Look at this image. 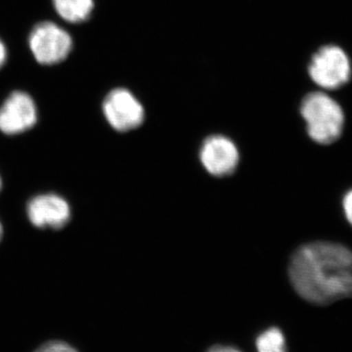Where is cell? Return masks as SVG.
<instances>
[{
    "label": "cell",
    "mask_w": 352,
    "mask_h": 352,
    "mask_svg": "<svg viewBox=\"0 0 352 352\" xmlns=\"http://www.w3.org/2000/svg\"><path fill=\"white\" fill-rule=\"evenodd\" d=\"M289 276L296 293L314 305L352 298V252L338 243L303 245L292 256Z\"/></svg>",
    "instance_id": "1"
},
{
    "label": "cell",
    "mask_w": 352,
    "mask_h": 352,
    "mask_svg": "<svg viewBox=\"0 0 352 352\" xmlns=\"http://www.w3.org/2000/svg\"><path fill=\"white\" fill-rule=\"evenodd\" d=\"M300 113L307 122L308 135L322 145L332 144L344 131V115L338 102L322 92L303 99Z\"/></svg>",
    "instance_id": "2"
},
{
    "label": "cell",
    "mask_w": 352,
    "mask_h": 352,
    "mask_svg": "<svg viewBox=\"0 0 352 352\" xmlns=\"http://www.w3.org/2000/svg\"><path fill=\"white\" fill-rule=\"evenodd\" d=\"M308 72L311 80L319 87L337 89L351 80V62L342 48L324 46L312 57Z\"/></svg>",
    "instance_id": "3"
},
{
    "label": "cell",
    "mask_w": 352,
    "mask_h": 352,
    "mask_svg": "<svg viewBox=\"0 0 352 352\" xmlns=\"http://www.w3.org/2000/svg\"><path fill=\"white\" fill-rule=\"evenodd\" d=\"M30 48L38 63L54 65L66 59L73 41L69 34L52 22L36 25L29 38Z\"/></svg>",
    "instance_id": "4"
},
{
    "label": "cell",
    "mask_w": 352,
    "mask_h": 352,
    "mask_svg": "<svg viewBox=\"0 0 352 352\" xmlns=\"http://www.w3.org/2000/svg\"><path fill=\"white\" fill-rule=\"evenodd\" d=\"M104 115L116 131L136 129L144 120V111L135 97L126 89L113 90L103 103Z\"/></svg>",
    "instance_id": "5"
},
{
    "label": "cell",
    "mask_w": 352,
    "mask_h": 352,
    "mask_svg": "<svg viewBox=\"0 0 352 352\" xmlns=\"http://www.w3.org/2000/svg\"><path fill=\"white\" fill-rule=\"evenodd\" d=\"M36 120V104L25 92H13L0 107V131L9 135L29 131Z\"/></svg>",
    "instance_id": "6"
},
{
    "label": "cell",
    "mask_w": 352,
    "mask_h": 352,
    "mask_svg": "<svg viewBox=\"0 0 352 352\" xmlns=\"http://www.w3.org/2000/svg\"><path fill=\"white\" fill-rule=\"evenodd\" d=\"M28 217L38 228H63L71 217L69 204L55 194L34 197L28 204Z\"/></svg>",
    "instance_id": "7"
},
{
    "label": "cell",
    "mask_w": 352,
    "mask_h": 352,
    "mask_svg": "<svg viewBox=\"0 0 352 352\" xmlns=\"http://www.w3.org/2000/svg\"><path fill=\"white\" fill-rule=\"evenodd\" d=\"M201 164L210 175L223 177L234 173L239 162V153L232 141L223 136H212L204 143Z\"/></svg>",
    "instance_id": "8"
},
{
    "label": "cell",
    "mask_w": 352,
    "mask_h": 352,
    "mask_svg": "<svg viewBox=\"0 0 352 352\" xmlns=\"http://www.w3.org/2000/svg\"><path fill=\"white\" fill-rule=\"evenodd\" d=\"M55 10L67 22L82 23L94 10V0H53Z\"/></svg>",
    "instance_id": "9"
},
{
    "label": "cell",
    "mask_w": 352,
    "mask_h": 352,
    "mask_svg": "<svg viewBox=\"0 0 352 352\" xmlns=\"http://www.w3.org/2000/svg\"><path fill=\"white\" fill-rule=\"evenodd\" d=\"M258 352H288L284 333L277 327L266 329L256 339Z\"/></svg>",
    "instance_id": "10"
},
{
    "label": "cell",
    "mask_w": 352,
    "mask_h": 352,
    "mask_svg": "<svg viewBox=\"0 0 352 352\" xmlns=\"http://www.w3.org/2000/svg\"><path fill=\"white\" fill-rule=\"evenodd\" d=\"M34 352H78L75 347L61 340H52L38 347Z\"/></svg>",
    "instance_id": "11"
},
{
    "label": "cell",
    "mask_w": 352,
    "mask_h": 352,
    "mask_svg": "<svg viewBox=\"0 0 352 352\" xmlns=\"http://www.w3.org/2000/svg\"><path fill=\"white\" fill-rule=\"evenodd\" d=\"M342 207H344L346 219L349 220V223L352 226V189L349 190L346 196L344 197Z\"/></svg>",
    "instance_id": "12"
},
{
    "label": "cell",
    "mask_w": 352,
    "mask_h": 352,
    "mask_svg": "<svg viewBox=\"0 0 352 352\" xmlns=\"http://www.w3.org/2000/svg\"><path fill=\"white\" fill-rule=\"evenodd\" d=\"M207 352H243L238 349L237 347L231 346H222V344H217L210 347Z\"/></svg>",
    "instance_id": "13"
},
{
    "label": "cell",
    "mask_w": 352,
    "mask_h": 352,
    "mask_svg": "<svg viewBox=\"0 0 352 352\" xmlns=\"http://www.w3.org/2000/svg\"><path fill=\"white\" fill-rule=\"evenodd\" d=\"M7 57V51L6 46L2 43V41H0V68H1L2 65L6 63Z\"/></svg>",
    "instance_id": "14"
},
{
    "label": "cell",
    "mask_w": 352,
    "mask_h": 352,
    "mask_svg": "<svg viewBox=\"0 0 352 352\" xmlns=\"http://www.w3.org/2000/svg\"><path fill=\"white\" fill-rule=\"evenodd\" d=\"M2 235H3V230H2L1 223H0V241H1Z\"/></svg>",
    "instance_id": "15"
},
{
    "label": "cell",
    "mask_w": 352,
    "mask_h": 352,
    "mask_svg": "<svg viewBox=\"0 0 352 352\" xmlns=\"http://www.w3.org/2000/svg\"><path fill=\"white\" fill-rule=\"evenodd\" d=\"M0 189H1V178H0Z\"/></svg>",
    "instance_id": "16"
}]
</instances>
